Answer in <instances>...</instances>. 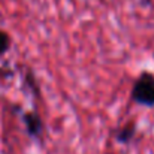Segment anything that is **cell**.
I'll list each match as a JSON object with an SVG mask.
<instances>
[{
    "label": "cell",
    "instance_id": "obj_1",
    "mask_svg": "<svg viewBox=\"0 0 154 154\" xmlns=\"http://www.w3.org/2000/svg\"><path fill=\"white\" fill-rule=\"evenodd\" d=\"M130 99L144 108H154V72L142 70L133 82Z\"/></svg>",
    "mask_w": 154,
    "mask_h": 154
},
{
    "label": "cell",
    "instance_id": "obj_2",
    "mask_svg": "<svg viewBox=\"0 0 154 154\" xmlns=\"http://www.w3.org/2000/svg\"><path fill=\"white\" fill-rule=\"evenodd\" d=\"M21 114V121L24 124L26 133L29 135V138L32 139H41L45 130V124L44 120L41 117V114L38 111H20Z\"/></svg>",
    "mask_w": 154,
    "mask_h": 154
},
{
    "label": "cell",
    "instance_id": "obj_3",
    "mask_svg": "<svg viewBox=\"0 0 154 154\" xmlns=\"http://www.w3.org/2000/svg\"><path fill=\"white\" fill-rule=\"evenodd\" d=\"M136 133H138V124L135 121H126L121 127H118L114 132V139L121 145H129L135 139Z\"/></svg>",
    "mask_w": 154,
    "mask_h": 154
},
{
    "label": "cell",
    "instance_id": "obj_4",
    "mask_svg": "<svg viewBox=\"0 0 154 154\" xmlns=\"http://www.w3.org/2000/svg\"><path fill=\"white\" fill-rule=\"evenodd\" d=\"M24 85L26 88L29 90V93L32 94V97L35 99H41L42 93H41V87H39V82L36 79V75L32 69H27L26 75H24Z\"/></svg>",
    "mask_w": 154,
    "mask_h": 154
},
{
    "label": "cell",
    "instance_id": "obj_5",
    "mask_svg": "<svg viewBox=\"0 0 154 154\" xmlns=\"http://www.w3.org/2000/svg\"><path fill=\"white\" fill-rule=\"evenodd\" d=\"M12 47V38L9 33H6L5 30H0V57H3L5 54H8Z\"/></svg>",
    "mask_w": 154,
    "mask_h": 154
}]
</instances>
